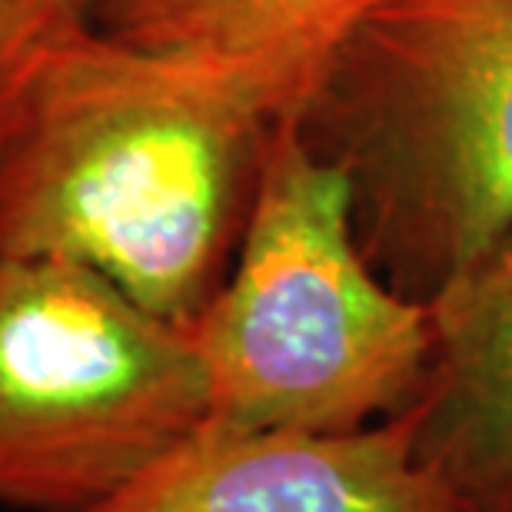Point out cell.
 Listing matches in <instances>:
<instances>
[{
  "instance_id": "6da1fadb",
  "label": "cell",
  "mask_w": 512,
  "mask_h": 512,
  "mask_svg": "<svg viewBox=\"0 0 512 512\" xmlns=\"http://www.w3.org/2000/svg\"><path fill=\"white\" fill-rule=\"evenodd\" d=\"M286 117L247 77L110 34L60 44L0 133V260H60L190 326Z\"/></svg>"
},
{
  "instance_id": "7a4b0ae2",
  "label": "cell",
  "mask_w": 512,
  "mask_h": 512,
  "mask_svg": "<svg viewBox=\"0 0 512 512\" xmlns=\"http://www.w3.org/2000/svg\"><path fill=\"white\" fill-rule=\"evenodd\" d=\"M187 330L223 429L383 423L416 403L433 360L429 303L370 263L350 173L300 117L276 124L227 280Z\"/></svg>"
},
{
  "instance_id": "3957f363",
  "label": "cell",
  "mask_w": 512,
  "mask_h": 512,
  "mask_svg": "<svg viewBox=\"0 0 512 512\" xmlns=\"http://www.w3.org/2000/svg\"><path fill=\"white\" fill-rule=\"evenodd\" d=\"M300 120L350 173L370 263L429 303L512 233V0H389Z\"/></svg>"
},
{
  "instance_id": "277c9868",
  "label": "cell",
  "mask_w": 512,
  "mask_h": 512,
  "mask_svg": "<svg viewBox=\"0 0 512 512\" xmlns=\"http://www.w3.org/2000/svg\"><path fill=\"white\" fill-rule=\"evenodd\" d=\"M187 326L60 260H0V506L90 512L207 426Z\"/></svg>"
},
{
  "instance_id": "5b68a950",
  "label": "cell",
  "mask_w": 512,
  "mask_h": 512,
  "mask_svg": "<svg viewBox=\"0 0 512 512\" xmlns=\"http://www.w3.org/2000/svg\"><path fill=\"white\" fill-rule=\"evenodd\" d=\"M90 512H469L399 413L346 433L223 429L160 456Z\"/></svg>"
},
{
  "instance_id": "8992f818",
  "label": "cell",
  "mask_w": 512,
  "mask_h": 512,
  "mask_svg": "<svg viewBox=\"0 0 512 512\" xmlns=\"http://www.w3.org/2000/svg\"><path fill=\"white\" fill-rule=\"evenodd\" d=\"M433 360L406 409L469 512H512V233L429 300Z\"/></svg>"
},
{
  "instance_id": "52a82bcc",
  "label": "cell",
  "mask_w": 512,
  "mask_h": 512,
  "mask_svg": "<svg viewBox=\"0 0 512 512\" xmlns=\"http://www.w3.org/2000/svg\"><path fill=\"white\" fill-rule=\"evenodd\" d=\"M389 0H94L110 34L247 77L303 117L336 57Z\"/></svg>"
},
{
  "instance_id": "ba28073f",
  "label": "cell",
  "mask_w": 512,
  "mask_h": 512,
  "mask_svg": "<svg viewBox=\"0 0 512 512\" xmlns=\"http://www.w3.org/2000/svg\"><path fill=\"white\" fill-rule=\"evenodd\" d=\"M94 20V0H0V133L50 54Z\"/></svg>"
}]
</instances>
